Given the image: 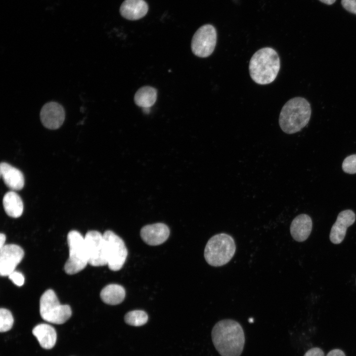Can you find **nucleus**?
Instances as JSON below:
<instances>
[{"mask_svg": "<svg viewBox=\"0 0 356 356\" xmlns=\"http://www.w3.org/2000/svg\"><path fill=\"white\" fill-rule=\"evenodd\" d=\"M142 110L146 114H148L150 112V108H143Z\"/></svg>", "mask_w": 356, "mask_h": 356, "instance_id": "obj_30", "label": "nucleus"}, {"mask_svg": "<svg viewBox=\"0 0 356 356\" xmlns=\"http://www.w3.org/2000/svg\"><path fill=\"white\" fill-rule=\"evenodd\" d=\"M217 39V31L213 25L206 24L200 27L192 39L191 47L193 53L202 58L209 56L215 49Z\"/></svg>", "mask_w": 356, "mask_h": 356, "instance_id": "obj_8", "label": "nucleus"}, {"mask_svg": "<svg viewBox=\"0 0 356 356\" xmlns=\"http://www.w3.org/2000/svg\"><path fill=\"white\" fill-rule=\"evenodd\" d=\"M304 356H324V354L321 349L315 347L309 350Z\"/></svg>", "mask_w": 356, "mask_h": 356, "instance_id": "obj_26", "label": "nucleus"}, {"mask_svg": "<svg viewBox=\"0 0 356 356\" xmlns=\"http://www.w3.org/2000/svg\"><path fill=\"white\" fill-rule=\"evenodd\" d=\"M0 174L4 183L10 189L19 190L24 187V176L18 169L5 162H1Z\"/></svg>", "mask_w": 356, "mask_h": 356, "instance_id": "obj_14", "label": "nucleus"}, {"mask_svg": "<svg viewBox=\"0 0 356 356\" xmlns=\"http://www.w3.org/2000/svg\"><path fill=\"white\" fill-rule=\"evenodd\" d=\"M143 241L149 245L156 246L165 242L170 235L168 226L163 223H156L144 226L140 230Z\"/></svg>", "mask_w": 356, "mask_h": 356, "instance_id": "obj_12", "label": "nucleus"}, {"mask_svg": "<svg viewBox=\"0 0 356 356\" xmlns=\"http://www.w3.org/2000/svg\"><path fill=\"white\" fill-rule=\"evenodd\" d=\"M32 333L40 346L44 349H52L55 345L56 332L54 327L49 324L41 323L36 325L33 328Z\"/></svg>", "mask_w": 356, "mask_h": 356, "instance_id": "obj_17", "label": "nucleus"}, {"mask_svg": "<svg viewBox=\"0 0 356 356\" xmlns=\"http://www.w3.org/2000/svg\"><path fill=\"white\" fill-rule=\"evenodd\" d=\"M22 248L16 244L5 245L0 249V274L8 276L23 258Z\"/></svg>", "mask_w": 356, "mask_h": 356, "instance_id": "obj_10", "label": "nucleus"}, {"mask_svg": "<svg viewBox=\"0 0 356 356\" xmlns=\"http://www.w3.org/2000/svg\"><path fill=\"white\" fill-rule=\"evenodd\" d=\"M326 356H346L344 352L340 349H336L330 351Z\"/></svg>", "mask_w": 356, "mask_h": 356, "instance_id": "obj_27", "label": "nucleus"}, {"mask_svg": "<svg viewBox=\"0 0 356 356\" xmlns=\"http://www.w3.org/2000/svg\"><path fill=\"white\" fill-rule=\"evenodd\" d=\"M157 97V90L150 86L140 88L134 96L135 103L139 107L150 108L155 103Z\"/></svg>", "mask_w": 356, "mask_h": 356, "instance_id": "obj_20", "label": "nucleus"}, {"mask_svg": "<svg viewBox=\"0 0 356 356\" xmlns=\"http://www.w3.org/2000/svg\"><path fill=\"white\" fill-rule=\"evenodd\" d=\"M84 238L88 264L93 267L107 265L103 235L99 231L90 230L86 233Z\"/></svg>", "mask_w": 356, "mask_h": 356, "instance_id": "obj_9", "label": "nucleus"}, {"mask_svg": "<svg viewBox=\"0 0 356 356\" xmlns=\"http://www.w3.org/2000/svg\"><path fill=\"white\" fill-rule=\"evenodd\" d=\"M321 2L324 3L325 4L331 5L334 3L336 1V0H319Z\"/></svg>", "mask_w": 356, "mask_h": 356, "instance_id": "obj_29", "label": "nucleus"}, {"mask_svg": "<svg viewBox=\"0 0 356 356\" xmlns=\"http://www.w3.org/2000/svg\"><path fill=\"white\" fill-rule=\"evenodd\" d=\"M312 227V221L310 216L301 214L292 221L290 228V233L295 240L303 242L310 235Z\"/></svg>", "mask_w": 356, "mask_h": 356, "instance_id": "obj_15", "label": "nucleus"}, {"mask_svg": "<svg viewBox=\"0 0 356 356\" xmlns=\"http://www.w3.org/2000/svg\"><path fill=\"white\" fill-rule=\"evenodd\" d=\"M106 244V257L109 268L118 271L126 260L128 251L123 240L111 230L103 234Z\"/></svg>", "mask_w": 356, "mask_h": 356, "instance_id": "obj_7", "label": "nucleus"}, {"mask_svg": "<svg viewBox=\"0 0 356 356\" xmlns=\"http://www.w3.org/2000/svg\"><path fill=\"white\" fill-rule=\"evenodd\" d=\"M356 216L351 210H346L340 212L335 223L332 225L329 238L332 243L338 244L344 240L347 229L355 222Z\"/></svg>", "mask_w": 356, "mask_h": 356, "instance_id": "obj_13", "label": "nucleus"}, {"mask_svg": "<svg viewBox=\"0 0 356 356\" xmlns=\"http://www.w3.org/2000/svg\"><path fill=\"white\" fill-rule=\"evenodd\" d=\"M212 339L221 356H240L245 344L244 330L239 322L230 319L218 321L213 327Z\"/></svg>", "mask_w": 356, "mask_h": 356, "instance_id": "obj_1", "label": "nucleus"}, {"mask_svg": "<svg viewBox=\"0 0 356 356\" xmlns=\"http://www.w3.org/2000/svg\"><path fill=\"white\" fill-rule=\"evenodd\" d=\"M343 170L346 173H356V154L346 157L342 164Z\"/></svg>", "mask_w": 356, "mask_h": 356, "instance_id": "obj_23", "label": "nucleus"}, {"mask_svg": "<svg viewBox=\"0 0 356 356\" xmlns=\"http://www.w3.org/2000/svg\"><path fill=\"white\" fill-rule=\"evenodd\" d=\"M280 67V59L277 52L271 47H264L252 56L249 65V73L256 83L267 85L274 81Z\"/></svg>", "mask_w": 356, "mask_h": 356, "instance_id": "obj_2", "label": "nucleus"}, {"mask_svg": "<svg viewBox=\"0 0 356 356\" xmlns=\"http://www.w3.org/2000/svg\"><path fill=\"white\" fill-rule=\"evenodd\" d=\"M147 314L142 310H134L127 312L125 316V322L131 326H140L148 320Z\"/></svg>", "mask_w": 356, "mask_h": 356, "instance_id": "obj_21", "label": "nucleus"}, {"mask_svg": "<svg viewBox=\"0 0 356 356\" xmlns=\"http://www.w3.org/2000/svg\"><path fill=\"white\" fill-rule=\"evenodd\" d=\"M14 319L11 312L4 308L0 310V331L5 332L11 329Z\"/></svg>", "mask_w": 356, "mask_h": 356, "instance_id": "obj_22", "label": "nucleus"}, {"mask_svg": "<svg viewBox=\"0 0 356 356\" xmlns=\"http://www.w3.org/2000/svg\"><path fill=\"white\" fill-rule=\"evenodd\" d=\"M8 276L9 279H10L14 284L18 286H21L24 283V276L23 274L19 271L15 270Z\"/></svg>", "mask_w": 356, "mask_h": 356, "instance_id": "obj_24", "label": "nucleus"}, {"mask_svg": "<svg viewBox=\"0 0 356 356\" xmlns=\"http://www.w3.org/2000/svg\"><path fill=\"white\" fill-rule=\"evenodd\" d=\"M40 312L44 320L56 324L65 323L72 315L70 307L68 305L61 304L52 289L47 290L41 296Z\"/></svg>", "mask_w": 356, "mask_h": 356, "instance_id": "obj_5", "label": "nucleus"}, {"mask_svg": "<svg viewBox=\"0 0 356 356\" xmlns=\"http://www.w3.org/2000/svg\"><path fill=\"white\" fill-rule=\"evenodd\" d=\"M6 240V236L4 234L1 233L0 234V249L2 248L5 245Z\"/></svg>", "mask_w": 356, "mask_h": 356, "instance_id": "obj_28", "label": "nucleus"}, {"mask_svg": "<svg viewBox=\"0 0 356 356\" xmlns=\"http://www.w3.org/2000/svg\"><path fill=\"white\" fill-rule=\"evenodd\" d=\"M3 206L6 214L10 217L17 218L23 212V204L20 196L13 191L6 192L2 199Z\"/></svg>", "mask_w": 356, "mask_h": 356, "instance_id": "obj_18", "label": "nucleus"}, {"mask_svg": "<svg viewBox=\"0 0 356 356\" xmlns=\"http://www.w3.org/2000/svg\"><path fill=\"white\" fill-rule=\"evenodd\" d=\"M124 288L119 284H111L104 287L100 292L102 301L107 304L116 305L122 303L125 297Z\"/></svg>", "mask_w": 356, "mask_h": 356, "instance_id": "obj_19", "label": "nucleus"}, {"mask_svg": "<svg viewBox=\"0 0 356 356\" xmlns=\"http://www.w3.org/2000/svg\"><path fill=\"white\" fill-rule=\"evenodd\" d=\"M236 251L234 240L230 235L221 233L213 236L207 242L204 256L207 263L213 267L228 263Z\"/></svg>", "mask_w": 356, "mask_h": 356, "instance_id": "obj_4", "label": "nucleus"}, {"mask_svg": "<svg viewBox=\"0 0 356 356\" xmlns=\"http://www.w3.org/2000/svg\"><path fill=\"white\" fill-rule=\"evenodd\" d=\"M312 113L309 101L301 97L289 100L283 106L279 124L285 133L292 134L301 131L309 123Z\"/></svg>", "mask_w": 356, "mask_h": 356, "instance_id": "obj_3", "label": "nucleus"}, {"mask_svg": "<svg viewBox=\"0 0 356 356\" xmlns=\"http://www.w3.org/2000/svg\"><path fill=\"white\" fill-rule=\"evenodd\" d=\"M69 248V258L64 265V270L68 274H74L82 270L88 264L85 245V238L77 230L70 231L67 235Z\"/></svg>", "mask_w": 356, "mask_h": 356, "instance_id": "obj_6", "label": "nucleus"}, {"mask_svg": "<svg viewBox=\"0 0 356 356\" xmlns=\"http://www.w3.org/2000/svg\"><path fill=\"white\" fill-rule=\"evenodd\" d=\"M148 6L144 0H125L121 4L120 12L126 19L135 20L144 17Z\"/></svg>", "mask_w": 356, "mask_h": 356, "instance_id": "obj_16", "label": "nucleus"}, {"mask_svg": "<svg viewBox=\"0 0 356 356\" xmlns=\"http://www.w3.org/2000/svg\"><path fill=\"white\" fill-rule=\"evenodd\" d=\"M63 106L57 102H49L42 108L40 119L43 126L50 130H56L63 124L65 119Z\"/></svg>", "mask_w": 356, "mask_h": 356, "instance_id": "obj_11", "label": "nucleus"}, {"mask_svg": "<svg viewBox=\"0 0 356 356\" xmlns=\"http://www.w3.org/2000/svg\"><path fill=\"white\" fill-rule=\"evenodd\" d=\"M341 3L347 11L356 14V0H342Z\"/></svg>", "mask_w": 356, "mask_h": 356, "instance_id": "obj_25", "label": "nucleus"}]
</instances>
